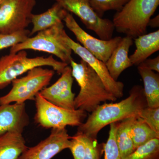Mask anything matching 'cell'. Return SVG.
I'll use <instances>...</instances> for the list:
<instances>
[{"label":"cell","mask_w":159,"mask_h":159,"mask_svg":"<svg viewBox=\"0 0 159 159\" xmlns=\"http://www.w3.org/2000/svg\"><path fill=\"white\" fill-rule=\"evenodd\" d=\"M147 107L142 86L133 87L127 98L118 102L99 105L89 115L86 122L78 126L77 131L86 136L97 139L102 128L112 123L133 116H139L142 109Z\"/></svg>","instance_id":"1"},{"label":"cell","mask_w":159,"mask_h":159,"mask_svg":"<svg viewBox=\"0 0 159 159\" xmlns=\"http://www.w3.org/2000/svg\"><path fill=\"white\" fill-rule=\"evenodd\" d=\"M70 64L72 76L80 88L74 99L76 109L91 113L101 102L116 101L117 98L107 90L97 73L86 63L82 60L77 63L72 59Z\"/></svg>","instance_id":"2"},{"label":"cell","mask_w":159,"mask_h":159,"mask_svg":"<svg viewBox=\"0 0 159 159\" xmlns=\"http://www.w3.org/2000/svg\"><path fill=\"white\" fill-rule=\"evenodd\" d=\"M159 5V0H129L114 16L115 29L133 39L146 34L148 22Z\"/></svg>","instance_id":"3"},{"label":"cell","mask_w":159,"mask_h":159,"mask_svg":"<svg viewBox=\"0 0 159 159\" xmlns=\"http://www.w3.org/2000/svg\"><path fill=\"white\" fill-rule=\"evenodd\" d=\"M68 66L56 60L52 55L29 57L25 50L9 53L0 58V90L6 88L15 79L34 68L50 66L61 74Z\"/></svg>","instance_id":"4"},{"label":"cell","mask_w":159,"mask_h":159,"mask_svg":"<svg viewBox=\"0 0 159 159\" xmlns=\"http://www.w3.org/2000/svg\"><path fill=\"white\" fill-rule=\"evenodd\" d=\"M54 71L38 67L28 71L24 77L15 79L9 93L0 97V105L34 100L37 94L50 84Z\"/></svg>","instance_id":"5"},{"label":"cell","mask_w":159,"mask_h":159,"mask_svg":"<svg viewBox=\"0 0 159 159\" xmlns=\"http://www.w3.org/2000/svg\"><path fill=\"white\" fill-rule=\"evenodd\" d=\"M35 122L46 129L66 128L67 125L79 126L87 117V112L80 109L69 110L54 105L42 97L39 93L34 99Z\"/></svg>","instance_id":"6"},{"label":"cell","mask_w":159,"mask_h":159,"mask_svg":"<svg viewBox=\"0 0 159 159\" xmlns=\"http://www.w3.org/2000/svg\"><path fill=\"white\" fill-rule=\"evenodd\" d=\"M63 26L61 22L48 29L39 31L35 36L29 37L23 43L12 46L10 53L26 50L42 51L56 56L61 61L69 65L73 59L72 51L63 42L59 35L60 29Z\"/></svg>","instance_id":"7"},{"label":"cell","mask_w":159,"mask_h":159,"mask_svg":"<svg viewBox=\"0 0 159 159\" xmlns=\"http://www.w3.org/2000/svg\"><path fill=\"white\" fill-rule=\"evenodd\" d=\"M35 0H1L0 33L9 34L26 29L31 23Z\"/></svg>","instance_id":"8"},{"label":"cell","mask_w":159,"mask_h":159,"mask_svg":"<svg viewBox=\"0 0 159 159\" xmlns=\"http://www.w3.org/2000/svg\"><path fill=\"white\" fill-rule=\"evenodd\" d=\"M63 9L76 15L87 29L93 31L99 39L108 40L112 38L115 29L112 21L99 17L90 4L89 0H52Z\"/></svg>","instance_id":"9"},{"label":"cell","mask_w":159,"mask_h":159,"mask_svg":"<svg viewBox=\"0 0 159 159\" xmlns=\"http://www.w3.org/2000/svg\"><path fill=\"white\" fill-rule=\"evenodd\" d=\"M59 35L60 39L70 48L72 52L78 55L97 73L111 94L117 99L123 97L124 84L121 81L115 80L111 77L105 63L98 59L81 45L72 39L67 34L64 26L60 29Z\"/></svg>","instance_id":"10"},{"label":"cell","mask_w":159,"mask_h":159,"mask_svg":"<svg viewBox=\"0 0 159 159\" xmlns=\"http://www.w3.org/2000/svg\"><path fill=\"white\" fill-rule=\"evenodd\" d=\"M62 21L65 22L67 28L73 33L83 47L105 63L122 39V37L117 36L105 40L92 36L80 26L72 14L64 9Z\"/></svg>","instance_id":"11"},{"label":"cell","mask_w":159,"mask_h":159,"mask_svg":"<svg viewBox=\"0 0 159 159\" xmlns=\"http://www.w3.org/2000/svg\"><path fill=\"white\" fill-rule=\"evenodd\" d=\"M70 136L66 128L53 129L49 136L25 150L17 159H51L70 147Z\"/></svg>","instance_id":"12"},{"label":"cell","mask_w":159,"mask_h":159,"mask_svg":"<svg viewBox=\"0 0 159 159\" xmlns=\"http://www.w3.org/2000/svg\"><path fill=\"white\" fill-rule=\"evenodd\" d=\"M74 78L71 67L67 66L61 76L54 84L42 90L39 93L54 105L69 110H75V94L72 91Z\"/></svg>","instance_id":"13"},{"label":"cell","mask_w":159,"mask_h":159,"mask_svg":"<svg viewBox=\"0 0 159 159\" xmlns=\"http://www.w3.org/2000/svg\"><path fill=\"white\" fill-rule=\"evenodd\" d=\"M29 122L25 103L0 105V134L11 131L23 133Z\"/></svg>","instance_id":"14"},{"label":"cell","mask_w":159,"mask_h":159,"mask_svg":"<svg viewBox=\"0 0 159 159\" xmlns=\"http://www.w3.org/2000/svg\"><path fill=\"white\" fill-rule=\"evenodd\" d=\"M133 43L132 38L128 36L122 38L106 63L111 76L115 80H117L122 72L133 66L128 54Z\"/></svg>","instance_id":"15"},{"label":"cell","mask_w":159,"mask_h":159,"mask_svg":"<svg viewBox=\"0 0 159 159\" xmlns=\"http://www.w3.org/2000/svg\"><path fill=\"white\" fill-rule=\"evenodd\" d=\"M135 51L129 57L133 65L139 66L159 50V30L134 39Z\"/></svg>","instance_id":"16"},{"label":"cell","mask_w":159,"mask_h":159,"mask_svg":"<svg viewBox=\"0 0 159 159\" xmlns=\"http://www.w3.org/2000/svg\"><path fill=\"white\" fill-rule=\"evenodd\" d=\"M28 148L21 133L11 131L0 134V159H17Z\"/></svg>","instance_id":"17"},{"label":"cell","mask_w":159,"mask_h":159,"mask_svg":"<svg viewBox=\"0 0 159 159\" xmlns=\"http://www.w3.org/2000/svg\"><path fill=\"white\" fill-rule=\"evenodd\" d=\"M63 11L62 7L58 3L55 2L51 8L45 12L40 14H32L31 23L33 27L30 31V36L62 22Z\"/></svg>","instance_id":"18"},{"label":"cell","mask_w":159,"mask_h":159,"mask_svg":"<svg viewBox=\"0 0 159 159\" xmlns=\"http://www.w3.org/2000/svg\"><path fill=\"white\" fill-rule=\"evenodd\" d=\"M138 71L144 83V95L147 107H159V75L153 71L138 66Z\"/></svg>","instance_id":"19"},{"label":"cell","mask_w":159,"mask_h":159,"mask_svg":"<svg viewBox=\"0 0 159 159\" xmlns=\"http://www.w3.org/2000/svg\"><path fill=\"white\" fill-rule=\"evenodd\" d=\"M137 117H129L116 122V140L122 159L128 156L135 150L131 136L130 128Z\"/></svg>","instance_id":"20"},{"label":"cell","mask_w":159,"mask_h":159,"mask_svg":"<svg viewBox=\"0 0 159 159\" xmlns=\"http://www.w3.org/2000/svg\"><path fill=\"white\" fill-rule=\"evenodd\" d=\"M130 134L135 149L152 139H159V134L152 130L139 116L136 117L133 122Z\"/></svg>","instance_id":"21"},{"label":"cell","mask_w":159,"mask_h":159,"mask_svg":"<svg viewBox=\"0 0 159 159\" xmlns=\"http://www.w3.org/2000/svg\"><path fill=\"white\" fill-rule=\"evenodd\" d=\"M124 159H159V139L139 146Z\"/></svg>","instance_id":"22"},{"label":"cell","mask_w":159,"mask_h":159,"mask_svg":"<svg viewBox=\"0 0 159 159\" xmlns=\"http://www.w3.org/2000/svg\"><path fill=\"white\" fill-rule=\"evenodd\" d=\"M129 0H89L90 4L99 17L110 10L119 11Z\"/></svg>","instance_id":"23"},{"label":"cell","mask_w":159,"mask_h":159,"mask_svg":"<svg viewBox=\"0 0 159 159\" xmlns=\"http://www.w3.org/2000/svg\"><path fill=\"white\" fill-rule=\"evenodd\" d=\"M30 34L26 29L9 34L0 33V51L23 43L30 37Z\"/></svg>","instance_id":"24"},{"label":"cell","mask_w":159,"mask_h":159,"mask_svg":"<svg viewBox=\"0 0 159 159\" xmlns=\"http://www.w3.org/2000/svg\"><path fill=\"white\" fill-rule=\"evenodd\" d=\"M110 126L108 139L104 144V159H122L116 140V122L110 124Z\"/></svg>","instance_id":"25"},{"label":"cell","mask_w":159,"mask_h":159,"mask_svg":"<svg viewBox=\"0 0 159 159\" xmlns=\"http://www.w3.org/2000/svg\"><path fill=\"white\" fill-rule=\"evenodd\" d=\"M82 134L85 144V155L84 159H100L104 152V143L99 144L97 139Z\"/></svg>","instance_id":"26"},{"label":"cell","mask_w":159,"mask_h":159,"mask_svg":"<svg viewBox=\"0 0 159 159\" xmlns=\"http://www.w3.org/2000/svg\"><path fill=\"white\" fill-rule=\"evenodd\" d=\"M139 116L152 130L159 134V107L152 108L146 107L141 111Z\"/></svg>","instance_id":"27"},{"label":"cell","mask_w":159,"mask_h":159,"mask_svg":"<svg viewBox=\"0 0 159 159\" xmlns=\"http://www.w3.org/2000/svg\"><path fill=\"white\" fill-rule=\"evenodd\" d=\"M74 159H84L85 155V144L82 134L77 132L74 136L71 137L70 147Z\"/></svg>","instance_id":"28"},{"label":"cell","mask_w":159,"mask_h":159,"mask_svg":"<svg viewBox=\"0 0 159 159\" xmlns=\"http://www.w3.org/2000/svg\"><path fill=\"white\" fill-rule=\"evenodd\" d=\"M139 66L143 67L152 71H155L158 73L159 72V56L154 58L146 59L141 63Z\"/></svg>","instance_id":"29"},{"label":"cell","mask_w":159,"mask_h":159,"mask_svg":"<svg viewBox=\"0 0 159 159\" xmlns=\"http://www.w3.org/2000/svg\"><path fill=\"white\" fill-rule=\"evenodd\" d=\"M148 26H150L151 28H159V15L153 18H151L148 23Z\"/></svg>","instance_id":"30"},{"label":"cell","mask_w":159,"mask_h":159,"mask_svg":"<svg viewBox=\"0 0 159 159\" xmlns=\"http://www.w3.org/2000/svg\"><path fill=\"white\" fill-rule=\"evenodd\" d=\"M0 1H1V0H0Z\"/></svg>","instance_id":"31"}]
</instances>
